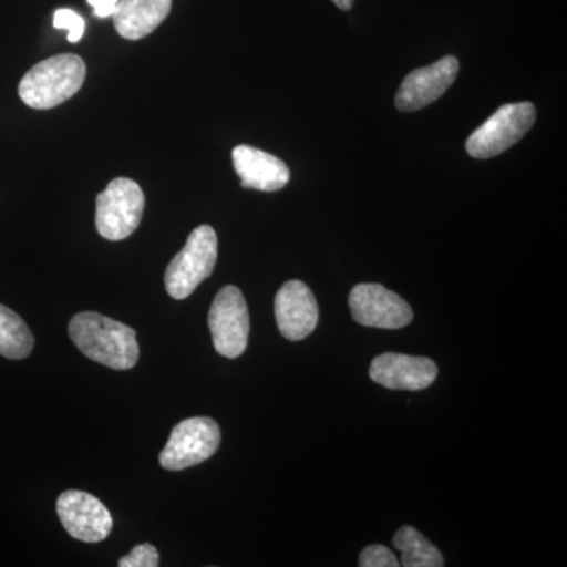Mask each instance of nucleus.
<instances>
[{
	"instance_id": "obj_1",
	"label": "nucleus",
	"mask_w": 567,
	"mask_h": 567,
	"mask_svg": "<svg viewBox=\"0 0 567 567\" xmlns=\"http://www.w3.org/2000/svg\"><path fill=\"white\" fill-rule=\"evenodd\" d=\"M69 334L89 360L115 371H128L140 360L136 331L99 312L74 316L69 324Z\"/></svg>"
},
{
	"instance_id": "obj_2",
	"label": "nucleus",
	"mask_w": 567,
	"mask_h": 567,
	"mask_svg": "<svg viewBox=\"0 0 567 567\" xmlns=\"http://www.w3.org/2000/svg\"><path fill=\"white\" fill-rule=\"evenodd\" d=\"M85 63L76 54H59L37 63L20 82L22 102L33 110H51L76 95L84 84Z\"/></svg>"
},
{
	"instance_id": "obj_3",
	"label": "nucleus",
	"mask_w": 567,
	"mask_h": 567,
	"mask_svg": "<svg viewBox=\"0 0 567 567\" xmlns=\"http://www.w3.org/2000/svg\"><path fill=\"white\" fill-rule=\"evenodd\" d=\"M218 260V237L212 226L196 227L185 248L167 265L164 284L175 300H185L200 282L210 278Z\"/></svg>"
},
{
	"instance_id": "obj_4",
	"label": "nucleus",
	"mask_w": 567,
	"mask_h": 567,
	"mask_svg": "<svg viewBox=\"0 0 567 567\" xmlns=\"http://www.w3.org/2000/svg\"><path fill=\"white\" fill-rule=\"evenodd\" d=\"M536 122L535 104L509 103L499 107L488 121L466 140V152L477 159L494 158L516 145Z\"/></svg>"
},
{
	"instance_id": "obj_5",
	"label": "nucleus",
	"mask_w": 567,
	"mask_h": 567,
	"mask_svg": "<svg viewBox=\"0 0 567 567\" xmlns=\"http://www.w3.org/2000/svg\"><path fill=\"white\" fill-rule=\"evenodd\" d=\"M144 207L145 196L136 182L114 178L96 197V230L106 240H125L140 227Z\"/></svg>"
},
{
	"instance_id": "obj_6",
	"label": "nucleus",
	"mask_w": 567,
	"mask_h": 567,
	"mask_svg": "<svg viewBox=\"0 0 567 567\" xmlns=\"http://www.w3.org/2000/svg\"><path fill=\"white\" fill-rule=\"evenodd\" d=\"M221 431L212 417L197 416L182 421L173 429L166 443L159 464L169 472H182L203 464L218 451Z\"/></svg>"
},
{
	"instance_id": "obj_7",
	"label": "nucleus",
	"mask_w": 567,
	"mask_h": 567,
	"mask_svg": "<svg viewBox=\"0 0 567 567\" xmlns=\"http://www.w3.org/2000/svg\"><path fill=\"white\" fill-rule=\"evenodd\" d=\"M213 346L221 357H241L248 347L249 312L241 290L226 286L216 293L208 312Z\"/></svg>"
},
{
	"instance_id": "obj_8",
	"label": "nucleus",
	"mask_w": 567,
	"mask_h": 567,
	"mask_svg": "<svg viewBox=\"0 0 567 567\" xmlns=\"http://www.w3.org/2000/svg\"><path fill=\"white\" fill-rule=\"evenodd\" d=\"M354 322L364 327L399 330L413 320V309L404 298L380 284H358L350 292Z\"/></svg>"
},
{
	"instance_id": "obj_9",
	"label": "nucleus",
	"mask_w": 567,
	"mask_h": 567,
	"mask_svg": "<svg viewBox=\"0 0 567 567\" xmlns=\"http://www.w3.org/2000/svg\"><path fill=\"white\" fill-rule=\"evenodd\" d=\"M58 516L66 533L82 543H102L114 527L110 511L87 492H63L58 499Z\"/></svg>"
},
{
	"instance_id": "obj_10",
	"label": "nucleus",
	"mask_w": 567,
	"mask_h": 567,
	"mask_svg": "<svg viewBox=\"0 0 567 567\" xmlns=\"http://www.w3.org/2000/svg\"><path fill=\"white\" fill-rule=\"evenodd\" d=\"M458 69L457 59L446 55L432 65L412 71L399 87L395 107L402 112H413L436 102L456 81Z\"/></svg>"
},
{
	"instance_id": "obj_11",
	"label": "nucleus",
	"mask_w": 567,
	"mask_h": 567,
	"mask_svg": "<svg viewBox=\"0 0 567 567\" xmlns=\"http://www.w3.org/2000/svg\"><path fill=\"white\" fill-rule=\"evenodd\" d=\"M275 316L284 338L301 341L315 333L319 323V305L305 282L289 281L276 293Z\"/></svg>"
},
{
	"instance_id": "obj_12",
	"label": "nucleus",
	"mask_w": 567,
	"mask_h": 567,
	"mask_svg": "<svg viewBox=\"0 0 567 567\" xmlns=\"http://www.w3.org/2000/svg\"><path fill=\"white\" fill-rule=\"evenodd\" d=\"M369 375L375 383L390 390L420 391L435 382L439 368L429 358L383 353L372 360Z\"/></svg>"
},
{
	"instance_id": "obj_13",
	"label": "nucleus",
	"mask_w": 567,
	"mask_h": 567,
	"mask_svg": "<svg viewBox=\"0 0 567 567\" xmlns=\"http://www.w3.org/2000/svg\"><path fill=\"white\" fill-rule=\"evenodd\" d=\"M233 162L244 188L274 193L282 189L290 181V171L286 163L249 145L235 147Z\"/></svg>"
},
{
	"instance_id": "obj_14",
	"label": "nucleus",
	"mask_w": 567,
	"mask_h": 567,
	"mask_svg": "<svg viewBox=\"0 0 567 567\" xmlns=\"http://www.w3.org/2000/svg\"><path fill=\"white\" fill-rule=\"evenodd\" d=\"M171 7L173 0H118L112 20L123 39L141 40L166 20Z\"/></svg>"
},
{
	"instance_id": "obj_15",
	"label": "nucleus",
	"mask_w": 567,
	"mask_h": 567,
	"mask_svg": "<svg viewBox=\"0 0 567 567\" xmlns=\"http://www.w3.org/2000/svg\"><path fill=\"white\" fill-rule=\"evenodd\" d=\"M393 546L401 554V566L442 567L445 565L442 551L429 543L416 528L402 527L393 537Z\"/></svg>"
},
{
	"instance_id": "obj_16",
	"label": "nucleus",
	"mask_w": 567,
	"mask_h": 567,
	"mask_svg": "<svg viewBox=\"0 0 567 567\" xmlns=\"http://www.w3.org/2000/svg\"><path fill=\"white\" fill-rule=\"evenodd\" d=\"M32 331L17 312L0 305V354L9 360H24L33 350Z\"/></svg>"
},
{
	"instance_id": "obj_17",
	"label": "nucleus",
	"mask_w": 567,
	"mask_h": 567,
	"mask_svg": "<svg viewBox=\"0 0 567 567\" xmlns=\"http://www.w3.org/2000/svg\"><path fill=\"white\" fill-rule=\"evenodd\" d=\"M54 28L59 31H69L71 43H78L84 35V20L76 11L62 9L54 13Z\"/></svg>"
},
{
	"instance_id": "obj_18",
	"label": "nucleus",
	"mask_w": 567,
	"mask_h": 567,
	"mask_svg": "<svg viewBox=\"0 0 567 567\" xmlns=\"http://www.w3.org/2000/svg\"><path fill=\"white\" fill-rule=\"evenodd\" d=\"M158 550L151 544H141V546L134 547L126 557L118 561L121 567H158Z\"/></svg>"
},
{
	"instance_id": "obj_19",
	"label": "nucleus",
	"mask_w": 567,
	"mask_h": 567,
	"mask_svg": "<svg viewBox=\"0 0 567 567\" xmlns=\"http://www.w3.org/2000/svg\"><path fill=\"white\" fill-rule=\"evenodd\" d=\"M361 567H398L401 563L398 561L393 551L385 546H369L365 547L360 555Z\"/></svg>"
},
{
	"instance_id": "obj_20",
	"label": "nucleus",
	"mask_w": 567,
	"mask_h": 567,
	"mask_svg": "<svg viewBox=\"0 0 567 567\" xmlns=\"http://www.w3.org/2000/svg\"><path fill=\"white\" fill-rule=\"evenodd\" d=\"M99 18H110L117 9L118 0H87Z\"/></svg>"
},
{
	"instance_id": "obj_21",
	"label": "nucleus",
	"mask_w": 567,
	"mask_h": 567,
	"mask_svg": "<svg viewBox=\"0 0 567 567\" xmlns=\"http://www.w3.org/2000/svg\"><path fill=\"white\" fill-rule=\"evenodd\" d=\"M338 9L349 11L353 7V0H331Z\"/></svg>"
}]
</instances>
